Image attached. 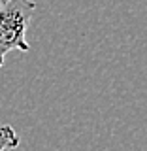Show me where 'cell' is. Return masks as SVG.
<instances>
[{"instance_id": "cell-1", "label": "cell", "mask_w": 147, "mask_h": 151, "mask_svg": "<svg viewBox=\"0 0 147 151\" xmlns=\"http://www.w3.org/2000/svg\"><path fill=\"white\" fill-rule=\"evenodd\" d=\"M34 9V0H0V68L9 51L30 49L27 28Z\"/></svg>"}, {"instance_id": "cell-2", "label": "cell", "mask_w": 147, "mask_h": 151, "mask_svg": "<svg viewBox=\"0 0 147 151\" xmlns=\"http://www.w3.org/2000/svg\"><path fill=\"white\" fill-rule=\"evenodd\" d=\"M17 145H19V136L13 130V127H9V125L0 127V151L15 149Z\"/></svg>"}]
</instances>
